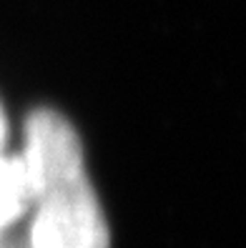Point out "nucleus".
<instances>
[{
	"instance_id": "nucleus-3",
	"label": "nucleus",
	"mask_w": 246,
	"mask_h": 248,
	"mask_svg": "<svg viewBox=\"0 0 246 248\" xmlns=\"http://www.w3.org/2000/svg\"><path fill=\"white\" fill-rule=\"evenodd\" d=\"M5 140H8V118H5V110H3V106H0V155H3Z\"/></svg>"
},
{
	"instance_id": "nucleus-1",
	"label": "nucleus",
	"mask_w": 246,
	"mask_h": 248,
	"mask_svg": "<svg viewBox=\"0 0 246 248\" xmlns=\"http://www.w3.org/2000/svg\"><path fill=\"white\" fill-rule=\"evenodd\" d=\"M20 160L33 211L28 246L111 248L106 216L85 173L83 145L68 118L53 108L33 110Z\"/></svg>"
},
{
	"instance_id": "nucleus-4",
	"label": "nucleus",
	"mask_w": 246,
	"mask_h": 248,
	"mask_svg": "<svg viewBox=\"0 0 246 248\" xmlns=\"http://www.w3.org/2000/svg\"><path fill=\"white\" fill-rule=\"evenodd\" d=\"M0 248H31V246H28V241H16V238L3 236L0 238Z\"/></svg>"
},
{
	"instance_id": "nucleus-2",
	"label": "nucleus",
	"mask_w": 246,
	"mask_h": 248,
	"mask_svg": "<svg viewBox=\"0 0 246 248\" xmlns=\"http://www.w3.org/2000/svg\"><path fill=\"white\" fill-rule=\"evenodd\" d=\"M31 211V193L20 155H0V238Z\"/></svg>"
}]
</instances>
